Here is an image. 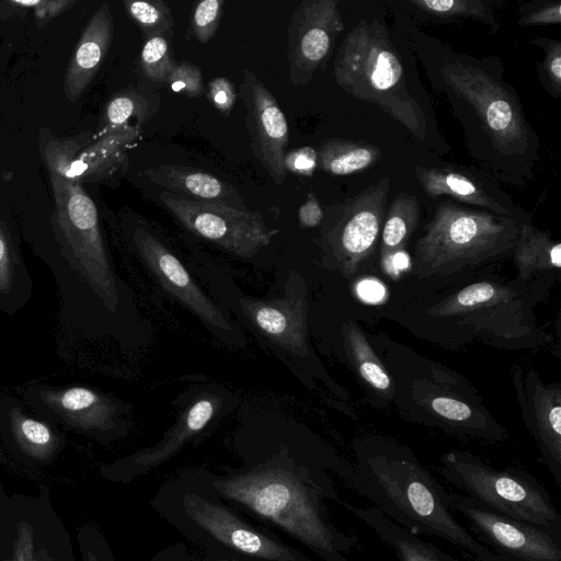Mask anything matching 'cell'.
<instances>
[{
    "label": "cell",
    "mask_w": 561,
    "mask_h": 561,
    "mask_svg": "<svg viewBox=\"0 0 561 561\" xmlns=\"http://www.w3.org/2000/svg\"><path fill=\"white\" fill-rule=\"evenodd\" d=\"M241 456L239 467L219 473L202 469L227 503L295 539L321 561H354L348 554L359 538L333 524L325 502L343 503L327 469L336 471L354 490L355 469L285 443L244 450Z\"/></svg>",
    "instance_id": "obj_1"
},
{
    "label": "cell",
    "mask_w": 561,
    "mask_h": 561,
    "mask_svg": "<svg viewBox=\"0 0 561 561\" xmlns=\"http://www.w3.org/2000/svg\"><path fill=\"white\" fill-rule=\"evenodd\" d=\"M49 174L55 213L50 243L39 255L57 287L62 329L71 337H92L103 316L119 311V279L104 244L94 202L80 182L54 170Z\"/></svg>",
    "instance_id": "obj_2"
},
{
    "label": "cell",
    "mask_w": 561,
    "mask_h": 561,
    "mask_svg": "<svg viewBox=\"0 0 561 561\" xmlns=\"http://www.w3.org/2000/svg\"><path fill=\"white\" fill-rule=\"evenodd\" d=\"M355 474V491L413 535L439 537L477 561H507L457 520L450 493L409 449L386 443L362 444Z\"/></svg>",
    "instance_id": "obj_3"
},
{
    "label": "cell",
    "mask_w": 561,
    "mask_h": 561,
    "mask_svg": "<svg viewBox=\"0 0 561 561\" xmlns=\"http://www.w3.org/2000/svg\"><path fill=\"white\" fill-rule=\"evenodd\" d=\"M149 504L161 519L205 552L248 561H316L251 523L213 489L202 469L180 471L158 488Z\"/></svg>",
    "instance_id": "obj_4"
},
{
    "label": "cell",
    "mask_w": 561,
    "mask_h": 561,
    "mask_svg": "<svg viewBox=\"0 0 561 561\" xmlns=\"http://www.w3.org/2000/svg\"><path fill=\"white\" fill-rule=\"evenodd\" d=\"M333 77L344 92L380 107L413 137L425 139V114L409 91L401 58L379 21L363 19L346 34Z\"/></svg>",
    "instance_id": "obj_5"
},
{
    "label": "cell",
    "mask_w": 561,
    "mask_h": 561,
    "mask_svg": "<svg viewBox=\"0 0 561 561\" xmlns=\"http://www.w3.org/2000/svg\"><path fill=\"white\" fill-rule=\"evenodd\" d=\"M518 231L511 217L444 201L416 242L411 271L426 277L477 266L512 250Z\"/></svg>",
    "instance_id": "obj_6"
},
{
    "label": "cell",
    "mask_w": 561,
    "mask_h": 561,
    "mask_svg": "<svg viewBox=\"0 0 561 561\" xmlns=\"http://www.w3.org/2000/svg\"><path fill=\"white\" fill-rule=\"evenodd\" d=\"M442 463L444 478L468 497L561 539V515L546 488L531 474L513 468L496 470L460 450L446 453Z\"/></svg>",
    "instance_id": "obj_7"
},
{
    "label": "cell",
    "mask_w": 561,
    "mask_h": 561,
    "mask_svg": "<svg viewBox=\"0 0 561 561\" xmlns=\"http://www.w3.org/2000/svg\"><path fill=\"white\" fill-rule=\"evenodd\" d=\"M389 190L390 180L383 176L323 210L319 244L327 267L348 276L370 256L381 234Z\"/></svg>",
    "instance_id": "obj_8"
},
{
    "label": "cell",
    "mask_w": 561,
    "mask_h": 561,
    "mask_svg": "<svg viewBox=\"0 0 561 561\" xmlns=\"http://www.w3.org/2000/svg\"><path fill=\"white\" fill-rule=\"evenodd\" d=\"M440 73L456 95L474 110L494 149L506 156L526 153L531 130L517 98L505 85L461 61L445 62Z\"/></svg>",
    "instance_id": "obj_9"
},
{
    "label": "cell",
    "mask_w": 561,
    "mask_h": 561,
    "mask_svg": "<svg viewBox=\"0 0 561 561\" xmlns=\"http://www.w3.org/2000/svg\"><path fill=\"white\" fill-rule=\"evenodd\" d=\"M18 392L35 414L55 426L103 440L126 433V407L100 389L81 385L32 382Z\"/></svg>",
    "instance_id": "obj_10"
},
{
    "label": "cell",
    "mask_w": 561,
    "mask_h": 561,
    "mask_svg": "<svg viewBox=\"0 0 561 561\" xmlns=\"http://www.w3.org/2000/svg\"><path fill=\"white\" fill-rule=\"evenodd\" d=\"M159 199L187 230L240 257H252L278 232L259 211L184 199L169 192Z\"/></svg>",
    "instance_id": "obj_11"
},
{
    "label": "cell",
    "mask_w": 561,
    "mask_h": 561,
    "mask_svg": "<svg viewBox=\"0 0 561 561\" xmlns=\"http://www.w3.org/2000/svg\"><path fill=\"white\" fill-rule=\"evenodd\" d=\"M454 512L473 537L507 561H561V539L534 525L499 514L474 500L450 493Z\"/></svg>",
    "instance_id": "obj_12"
},
{
    "label": "cell",
    "mask_w": 561,
    "mask_h": 561,
    "mask_svg": "<svg viewBox=\"0 0 561 561\" xmlns=\"http://www.w3.org/2000/svg\"><path fill=\"white\" fill-rule=\"evenodd\" d=\"M344 28L336 0H302L287 27V60L293 85H306L330 57Z\"/></svg>",
    "instance_id": "obj_13"
},
{
    "label": "cell",
    "mask_w": 561,
    "mask_h": 561,
    "mask_svg": "<svg viewBox=\"0 0 561 561\" xmlns=\"http://www.w3.org/2000/svg\"><path fill=\"white\" fill-rule=\"evenodd\" d=\"M239 96L245 108V126L252 152L273 182L280 185L286 179V117L266 85L249 69H243Z\"/></svg>",
    "instance_id": "obj_14"
},
{
    "label": "cell",
    "mask_w": 561,
    "mask_h": 561,
    "mask_svg": "<svg viewBox=\"0 0 561 561\" xmlns=\"http://www.w3.org/2000/svg\"><path fill=\"white\" fill-rule=\"evenodd\" d=\"M243 314L286 355L305 358L310 355L307 344V301L302 277L288 275L282 297L261 300L240 298Z\"/></svg>",
    "instance_id": "obj_15"
},
{
    "label": "cell",
    "mask_w": 561,
    "mask_h": 561,
    "mask_svg": "<svg viewBox=\"0 0 561 561\" xmlns=\"http://www.w3.org/2000/svg\"><path fill=\"white\" fill-rule=\"evenodd\" d=\"M136 250L159 284L219 334L233 328L221 310L193 280L181 261L151 232L138 227L133 233Z\"/></svg>",
    "instance_id": "obj_16"
},
{
    "label": "cell",
    "mask_w": 561,
    "mask_h": 561,
    "mask_svg": "<svg viewBox=\"0 0 561 561\" xmlns=\"http://www.w3.org/2000/svg\"><path fill=\"white\" fill-rule=\"evenodd\" d=\"M141 129L128 125L103 135L82 157L72 159L70 141H51L45 148L48 170L80 182L82 179H103L128 164L127 149L139 137Z\"/></svg>",
    "instance_id": "obj_17"
},
{
    "label": "cell",
    "mask_w": 561,
    "mask_h": 561,
    "mask_svg": "<svg viewBox=\"0 0 561 561\" xmlns=\"http://www.w3.org/2000/svg\"><path fill=\"white\" fill-rule=\"evenodd\" d=\"M216 403L210 398L195 401L179 417L175 425L153 446L128 455L105 469V474L117 482H130L170 460L182 447L209 423Z\"/></svg>",
    "instance_id": "obj_18"
},
{
    "label": "cell",
    "mask_w": 561,
    "mask_h": 561,
    "mask_svg": "<svg viewBox=\"0 0 561 561\" xmlns=\"http://www.w3.org/2000/svg\"><path fill=\"white\" fill-rule=\"evenodd\" d=\"M0 437L26 456L45 459L64 443L57 426L35 414L20 398L0 392Z\"/></svg>",
    "instance_id": "obj_19"
},
{
    "label": "cell",
    "mask_w": 561,
    "mask_h": 561,
    "mask_svg": "<svg viewBox=\"0 0 561 561\" xmlns=\"http://www.w3.org/2000/svg\"><path fill=\"white\" fill-rule=\"evenodd\" d=\"M113 33V15L108 4L102 3L87 23L69 60L64 87L65 95L70 102L80 99L99 71L110 49Z\"/></svg>",
    "instance_id": "obj_20"
},
{
    "label": "cell",
    "mask_w": 561,
    "mask_h": 561,
    "mask_svg": "<svg viewBox=\"0 0 561 561\" xmlns=\"http://www.w3.org/2000/svg\"><path fill=\"white\" fill-rule=\"evenodd\" d=\"M526 425L531 432L550 473L561 483V391L539 381L522 403Z\"/></svg>",
    "instance_id": "obj_21"
},
{
    "label": "cell",
    "mask_w": 561,
    "mask_h": 561,
    "mask_svg": "<svg viewBox=\"0 0 561 561\" xmlns=\"http://www.w3.org/2000/svg\"><path fill=\"white\" fill-rule=\"evenodd\" d=\"M144 175L165 192L184 199L249 210L233 185L209 173L185 165L162 164L146 170Z\"/></svg>",
    "instance_id": "obj_22"
},
{
    "label": "cell",
    "mask_w": 561,
    "mask_h": 561,
    "mask_svg": "<svg viewBox=\"0 0 561 561\" xmlns=\"http://www.w3.org/2000/svg\"><path fill=\"white\" fill-rule=\"evenodd\" d=\"M415 176L426 194L432 197L446 195L461 203L486 208L499 216L508 217L512 214L511 208L499 199L486 184L466 171L454 167H416Z\"/></svg>",
    "instance_id": "obj_23"
},
{
    "label": "cell",
    "mask_w": 561,
    "mask_h": 561,
    "mask_svg": "<svg viewBox=\"0 0 561 561\" xmlns=\"http://www.w3.org/2000/svg\"><path fill=\"white\" fill-rule=\"evenodd\" d=\"M342 506L365 523L390 548L398 561H460L398 526L375 506L357 507L344 501Z\"/></svg>",
    "instance_id": "obj_24"
},
{
    "label": "cell",
    "mask_w": 561,
    "mask_h": 561,
    "mask_svg": "<svg viewBox=\"0 0 561 561\" xmlns=\"http://www.w3.org/2000/svg\"><path fill=\"white\" fill-rule=\"evenodd\" d=\"M34 282L11 230L0 220V312L13 316L33 295Z\"/></svg>",
    "instance_id": "obj_25"
},
{
    "label": "cell",
    "mask_w": 561,
    "mask_h": 561,
    "mask_svg": "<svg viewBox=\"0 0 561 561\" xmlns=\"http://www.w3.org/2000/svg\"><path fill=\"white\" fill-rule=\"evenodd\" d=\"M420 220V206L416 197L408 193L398 194L389 205L381 229L380 266L389 275L397 271L404 247Z\"/></svg>",
    "instance_id": "obj_26"
},
{
    "label": "cell",
    "mask_w": 561,
    "mask_h": 561,
    "mask_svg": "<svg viewBox=\"0 0 561 561\" xmlns=\"http://www.w3.org/2000/svg\"><path fill=\"white\" fill-rule=\"evenodd\" d=\"M514 261L523 278L543 272H558L561 268V243L548 232L522 225L514 244Z\"/></svg>",
    "instance_id": "obj_27"
},
{
    "label": "cell",
    "mask_w": 561,
    "mask_h": 561,
    "mask_svg": "<svg viewBox=\"0 0 561 561\" xmlns=\"http://www.w3.org/2000/svg\"><path fill=\"white\" fill-rule=\"evenodd\" d=\"M318 152V167L332 175H348L373 167L381 158L380 148L342 138L322 141Z\"/></svg>",
    "instance_id": "obj_28"
},
{
    "label": "cell",
    "mask_w": 561,
    "mask_h": 561,
    "mask_svg": "<svg viewBox=\"0 0 561 561\" xmlns=\"http://www.w3.org/2000/svg\"><path fill=\"white\" fill-rule=\"evenodd\" d=\"M159 104V94L141 87L118 92L106 104L102 136L131 125V118H136V125L141 129L154 115Z\"/></svg>",
    "instance_id": "obj_29"
},
{
    "label": "cell",
    "mask_w": 561,
    "mask_h": 561,
    "mask_svg": "<svg viewBox=\"0 0 561 561\" xmlns=\"http://www.w3.org/2000/svg\"><path fill=\"white\" fill-rule=\"evenodd\" d=\"M347 354L362 378L376 390L388 392L391 380L358 328L348 322L344 325Z\"/></svg>",
    "instance_id": "obj_30"
},
{
    "label": "cell",
    "mask_w": 561,
    "mask_h": 561,
    "mask_svg": "<svg viewBox=\"0 0 561 561\" xmlns=\"http://www.w3.org/2000/svg\"><path fill=\"white\" fill-rule=\"evenodd\" d=\"M410 5L436 21L472 19L497 27L490 2L481 0H411Z\"/></svg>",
    "instance_id": "obj_31"
},
{
    "label": "cell",
    "mask_w": 561,
    "mask_h": 561,
    "mask_svg": "<svg viewBox=\"0 0 561 561\" xmlns=\"http://www.w3.org/2000/svg\"><path fill=\"white\" fill-rule=\"evenodd\" d=\"M125 10L147 38L172 31L173 15L169 5L161 0H125Z\"/></svg>",
    "instance_id": "obj_32"
},
{
    "label": "cell",
    "mask_w": 561,
    "mask_h": 561,
    "mask_svg": "<svg viewBox=\"0 0 561 561\" xmlns=\"http://www.w3.org/2000/svg\"><path fill=\"white\" fill-rule=\"evenodd\" d=\"M175 64L164 36L157 35L146 39L140 51V68L146 78L165 82Z\"/></svg>",
    "instance_id": "obj_33"
},
{
    "label": "cell",
    "mask_w": 561,
    "mask_h": 561,
    "mask_svg": "<svg viewBox=\"0 0 561 561\" xmlns=\"http://www.w3.org/2000/svg\"><path fill=\"white\" fill-rule=\"evenodd\" d=\"M224 0H203L195 4L191 33L201 43H207L217 32L224 10Z\"/></svg>",
    "instance_id": "obj_34"
},
{
    "label": "cell",
    "mask_w": 561,
    "mask_h": 561,
    "mask_svg": "<svg viewBox=\"0 0 561 561\" xmlns=\"http://www.w3.org/2000/svg\"><path fill=\"white\" fill-rule=\"evenodd\" d=\"M165 83L172 91L186 98H198L205 91L201 69L186 61L175 64Z\"/></svg>",
    "instance_id": "obj_35"
},
{
    "label": "cell",
    "mask_w": 561,
    "mask_h": 561,
    "mask_svg": "<svg viewBox=\"0 0 561 561\" xmlns=\"http://www.w3.org/2000/svg\"><path fill=\"white\" fill-rule=\"evenodd\" d=\"M535 43L542 47L545 56L542 60V78L547 89L556 98L561 93V42L556 39L537 38Z\"/></svg>",
    "instance_id": "obj_36"
},
{
    "label": "cell",
    "mask_w": 561,
    "mask_h": 561,
    "mask_svg": "<svg viewBox=\"0 0 561 561\" xmlns=\"http://www.w3.org/2000/svg\"><path fill=\"white\" fill-rule=\"evenodd\" d=\"M520 26H537L546 24H561V2L549 1L539 4H526L519 10Z\"/></svg>",
    "instance_id": "obj_37"
},
{
    "label": "cell",
    "mask_w": 561,
    "mask_h": 561,
    "mask_svg": "<svg viewBox=\"0 0 561 561\" xmlns=\"http://www.w3.org/2000/svg\"><path fill=\"white\" fill-rule=\"evenodd\" d=\"M286 171L297 175L311 176L318 167V152L312 147H300L285 153Z\"/></svg>",
    "instance_id": "obj_38"
},
{
    "label": "cell",
    "mask_w": 561,
    "mask_h": 561,
    "mask_svg": "<svg viewBox=\"0 0 561 561\" xmlns=\"http://www.w3.org/2000/svg\"><path fill=\"white\" fill-rule=\"evenodd\" d=\"M208 98L213 105L221 113H229L236 103L233 83L226 77H217L208 83Z\"/></svg>",
    "instance_id": "obj_39"
},
{
    "label": "cell",
    "mask_w": 561,
    "mask_h": 561,
    "mask_svg": "<svg viewBox=\"0 0 561 561\" xmlns=\"http://www.w3.org/2000/svg\"><path fill=\"white\" fill-rule=\"evenodd\" d=\"M431 409L449 421L465 422L472 417V410L465 402L449 397H434L431 400Z\"/></svg>",
    "instance_id": "obj_40"
},
{
    "label": "cell",
    "mask_w": 561,
    "mask_h": 561,
    "mask_svg": "<svg viewBox=\"0 0 561 561\" xmlns=\"http://www.w3.org/2000/svg\"><path fill=\"white\" fill-rule=\"evenodd\" d=\"M76 1L70 0H53V1H18L13 0L11 3L16 5H23L34 9L35 19L37 21L38 26L45 25L51 19L60 14L61 12L69 9Z\"/></svg>",
    "instance_id": "obj_41"
},
{
    "label": "cell",
    "mask_w": 561,
    "mask_h": 561,
    "mask_svg": "<svg viewBox=\"0 0 561 561\" xmlns=\"http://www.w3.org/2000/svg\"><path fill=\"white\" fill-rule=\"evenodd\" d=\"M322 218L323 209L314 193L310 191L298 210L299 225L301 228H313L321 224Z\"/></svg>",
    "instance_id": "obj_42"
},
{
    "label": "cell",
    "mask_w": 561,
    "mask_h": 561,
    "mask_svg": "<svg viewBox=\"0 0 561 561\" xmlns=\"http://www.w3.org/2000/svg\"><path fill=\"white\" fill-rule=\"evenodd\" d=\"M148 561H199L184 542H174L157 551Z\"/></svg>",
    "instance_id": "obj_43"
},
{
    "label": "cell",
    "mask_w": 561,
    "mask_h": 561,
    "mask_svg": "<svg viewBox=\"0 0 561 561\" xmlns=\"http://www.w3.org/2000/svg\"><path fill=\"white\" fill-rule=\"evenodd\" d=\"M383 287L375 280H364L358 286V294L365 300L376 301L383 296Z\"/></svg>",
    "instance_id": "obj_44"
},
{
    "label": "cell",
    "mask_w": 561,
    "mask_h": 561,
    "mask_svg": "<svg viewBox=\"0 0 561 561\" xmlns=\"http://www.w3.org/2000/svg\"><path fill=\"white\" fill-rule=\"evenodd\" d=\"M199 561H248V560L204 551L203 556L199 557Z\"/></svg>",
    "instance_id": "obj_45"
},
{
    "label": "cell",
    "mask_w": 561,
    "mask_h": 561,
    "mask_svg": "<svg viewBox=\"0 0 561 561\" xmlns=\"http://www.w3.org/2000/svg\"><path fill=\"white\" fill-rule=\"evenodd\" d=\"M107 552H108V551H107V549H106V553H105V556H104L102 559L95 556V557H93L91 560H92V561H113V560H112V558L110 557V554H108Z\"/></svg>",
    "instance_id": "obj_46"
}]
</instances>
